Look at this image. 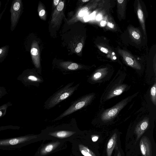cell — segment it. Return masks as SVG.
Segmentation results:
<instances>
[{"label": "cell", "mask_w": 156, "mask_h": 156, "mask_svg": "<svg viewBox=\"0 0 156 156\" xmlns=\"http://www.w3.org/2000/svg\"><path fill=\"white\" fill-rule=\"evenodd\" d=\"M12 105L11 102L8 101L0 106V118L5 115L8 108Z\"/></svg>", "instance_id": "7c38bea8"}, {"label": "cell", "mask_w": 156, "mask_h": 156, "mask_svg": "<svg viewBox=\"0 0 156 156\" xmlns=\"http://www.w3.org/2000/svg\"><path fill=\"white\" fill-rule=\"evenodd\" d=\"M34 137L25 135L3 139H0V150H13L21 148L32 142Z\"/></svg>", "instance_id": "3957f363"}, {"label": "cell", "mask_w": 156, "mask_h": 156, "mask_svg": "<svg viewBox=\"0 0 156 156\" xmlns=\"http://www.w3.org/2000/svg\"><path fill=\"white\" fill-rule=\"evenodd\" d=\"M64 6V3L63 2H60L58 5L57 9L58 11H62Z\"/></svg>", "instance_id": "cb8c5ba5"}, {"label": "cell", "mask_w": 156, "mask_h": 156, "mask_svg": "<svg viewBox=\"0 0 156 156\" xmlns=\"http://www.w3.org/2000/svg\"><path fill=\"white\" fill-rule=\"evenodd\" d=\"M100 50L101 52L105 54H107L108 52V50L104 47H101L100 48Z\"/></svg>", "instance_id": "83f0119b"}, {"label": "cell", "mask_w": 156, "mask_h": 156, "mask_svg": "<svg viewBox=\"0 0 156 156\" xmlns=\"http://www.w3.org/2000/svg\"><path fill=\"white\" fill-rule=\"evenodd\" d=\"M89 0H82V1L83 2H86L89 1Z\"/></svg>", "instance_id": "74e56055"}, {"label": "cell", "mask_w": 156, "mask_h": 156, "mask_svg": "<svg viewBox=\"0 0 156 156\" xmlns=\"http://www.w3.org/2000/svg\"><path fill=\"white\" fill-rule=\"evenodd\" d=\"M121 133L117 129L109 132L102 146L101 156H112L115 148L121 144Z\"/></svg>", "instance_id": "277c9868"}, {"label": "cell", "mask_w": 156, "mask_h": 156, "mask_svg": "<svg viewBox=\"0 0 156 156\" xmlns=\"http://www.w3.org/2000/svg\"><path fill=\"white\" fill-rule=\"evenodd\" d=\"M68 134L69 132L68 131L62 130L56 133V134L58 136L62 137L66 136Z\"/></svg>", "instance_id": "44dd1931"}, {"label": "cell", "mask_w": 156, "mask_h": 156, "mask_svg": "<svg viewBox=\"0 0 156 156\" xmlns=\"http://www.w3.org/2000/svg\"><path fill=\"white\" fill-rule=\"evenodd\" d=\"M82 47V44L81 43H79L77 45V47L76 48V51L77 53H79L80 52L81 50Z\"/></svg>", "instance_id": "d4e9b609"}, {"label": "cell", "mask_w": 156, "mask_h": 156, "mask_svg": "<svg viewBox=\"0 0 156 156\" xmlns=\"http://www.w3.org/2000/svg\"><path fill=\"white\" fill-rule=\"evenodd\" d=\"M9 46L6 45L0 48V63L3 62L7 56Z\"/></svg>", "instance_id": "8fae6325"}, {"label": "cell", "mask_w": 156, "mask_h": 156, "mask_svg": "<svg viewBox=\"0 0 156 156\" xmlns=\"http://www.w3.org/2000/svg\"><path fill=\"white\" fill-rule=\"evenodd\" d=\"M23 4L21 0H13L10 9V30L12 32L16 28L23 10Z\"/></svg>", "instance_id": "52a82bcc"}, {"label": "cell", "mask_w": 156, "mask_h": 156, "mask_svg": "<svg viewBox=\"0 0 156 156\" xmlns=\"http://www.w3.org/2000/svg\"><path fill=\"white\" fill-rule=\"evenodd\" d=\"M30 53L33 56H36L38 54V51L36 48H33L30 50Z\"/></svg>", "instance_id": "603a6c76"}, {"label": "cell", "mask_w": 156, "mask_h": 156, "mask_svg": "<svg viewBox=\"0 0 156 156\" xmlns=\"http://www.w3.org/2000/svg\"><path fill=\"white\" fill-rule=\"evenodd\" d=\"M107 24V22L105 20H103L100 23V25L101 26L104 27H105Z\"/></svg>", "instance_id": "1f68e13d"}, {"label": "cell", "mask_w": 156, "mask_h": 156, "mask_svg": "<svg viewBox=\"0 0 156 156\" xmlns=\"http://www.w3.org/2000/svg\"><path fill=\"white\" fill-rule=\"evenodd\" d=\"M95 12H94L89 15V17L90 20H92L94 18L95 16Z\"/></svg>", "instance_id": "f1b7e54d"}, {"label": "cell", "mask_w": 156, "mask_h": 156, "mask_svg": "<svg viewBox=\"0 0 156 156\" xmlns=\"http://www.w3.org/2000/svg\"><path fill=\"white\" fill-rule=\"evenodd\" d=\"M9 0L7 1V2H6V3L5 4V6L3 10L2 11V12H1V13L0 14V21L1 20V19L2 17L3 14L4 13V12L6 10V9L7 8V6L8 5V3L9 2Z\"/></svg>", "instance_id": "4316f807"}, {"label": "cell", "mask_w": 156, "mask_h": 156, "mask_svg": "<svg viewBox=\"0 0 156 156\" xmlns=\"http://www.w3.org/2000/svg\"><path fill=\"white\" fill-rule=\"evenodd\" d=\"M74 82L69 83L50 96L44 103V108L50 109L71 96L78 89L80 84L73 86Z\"/></svg>", "instance_id": "7a4b0ae2"}, {"label": "cell", "mask_w": 156, "mask_h": 156, "mask_svg": "<svg viewBox=\"0 0 156 156\" xmlns=\"http://www.w3.org/2000/svg\"><path fill=\"white\" fill-rule=\"evenodd\" d=\"M105 72L102 70L97 72L94 73L90 78L92 81H96L100 80L105 74Z\"/></svg>", "instance_id": "4fadbf2b"}, {"label": "cell", "mask_w": 156, "mask_h": 156, "mask_svg": "<svg viewBox=\"0 0 156 156\" xmlns=\"http://www.w3.org/2000/svg\"><path fill=\"white\" fill-rule=\"evenodd\" d=\"M53 148V146L51 144H50L47 146L45 148L46 151L49 152L52 151Z\"/></svg>", "instance_id": "484cf974"}, {"label": "cell", "mask_w": 156, "mask_h": 156, "mask_svg": "<svg viewBox=\"0 0 156 156\" xmlns=\"http://www.w3.org/2000/svg\"><path fill=\"white\" fill-rule=\"evenodd\" d=\"M107 26L108 27H109L111 28H113L114 27V24L108 22L107 23Z\"/></svg>", "instance_id": "d6a6232c"}, {"label": "cell", "mask_w": 156, "mask_h": 156, "mask_svg": "<svg viewBox=\"0 0 156 156\" xmlns=\"http://www.w3.org/2000/svg\"><path fill=\"white\" fill-rule=\"evenodd\" d=\"M156 83H155L154 85L151 87L150 90V94L152 100L155 105L156 101Z\"/></svg>", "instance_id": "9a60e30c"}, {"label": "cell", "mask_w": 156, "mask_h": 156, "mask_svg": "<svg viewBox=\"0 0 156 156\" xmlns=\"http://www.w3.org/2000/svg\"><path fill=\"white\" fill-rule=\"evenodd\" d=\"M20 128V127L13 125H7L5 126H0V131L6 130V129H19Z\"/></svg>", "instance_id": "2e32d148"}, {"label": "cell", "mask_w": 156, "mask_h": 156, "mask_svg": "<svg viewBox=\"0 0 156 156\" xmlns=\"http://www.w3.org/2000/svg\"><path fill=\"white\" fill-rule=\"evenodd\" d=\"M127 151L132 156H156V144L153 130L145 133L135 145Z\"/></svg>", "instance_id": "6da1fadb"}, {"label": "cell", "mask_w": 156, "mask_h": 156, "mask_svg": "<svg viewBox=\"0 0 156 156\" xmlns=\"http://www.w3.org/2000/svg\"><path fill=\"white\" fill-rule=\"evenodd\" d=\"M17 80L26 87H38L44 82L43 77L34 70L27 69L19 75Z\"/></svg>", "instance_id": "5b68a950"}, {"label": "cell", "mask_w": 156, "mask_h": 156, "mask_svg": "<svg viewBox=\"0 0 156 156\" xmlns=\"http://www.w3.org/2000/svg\"><path fill=\"white\" fill-rule=\"evenodd\" d=\"M59 1V0H54V4L55 5H57Z\"/></svg>", "instance_id": "d590c367"}, {"label": "cell", "mask_w": 156, "mask_h": 156, "mask_svg": "<svg viewBox=\"0 0 156 156\" xmlns=\"http://www.w3.org/2000/svg\"><path fill=\"white\" fill-rule=\"evenodd\" d=\"M125 61L127 64L130 66L134 67L137 69H140V66L131 57V56L125 54L124 53L122 55Z\"/></svg>", "instance_id": "30bf717a"}, {"label": "cell", "mask_w": 156, "mask_h": 156, "mask_svg": "<svg viewBox=\"0 0 156 156\" xmlns=\"http://www.w3.org/2000/svg\"><path fill=\"white\" fill-rule=\"evenodd\" d=\"M126 86L122 85L118 87L111 91L107 96V99H110L113 97L119 95L124 91Z\"/></svg>", "instance_id": "9c48e42d"}, {"label": "cell", "mask_w": 156, "mask_h": 156, "mask_svg": "<svg viewBox=\"0 0 156 156\" xmlns=\"http://www.w3.org/2000/svg\"><path fill=\"white\" fill-rule=\"evenodd\" d=\"M45 13V11L44 9H42L39 12V15L41 16H44Z\"/></svg>", "instance_id": "4dcf8cb0"}, {"label": "cell", "mask_w": 156, "mask_h": 156, "mask_svg": "<svg viewBox=\"0 0 156 156\" xmlns=\"http://www.w3.org/2000/svg\"><path fill=\"white\" fill-rule=\"evenodd\" d=\"M94 96V94H90L78 98L73 102L66 110L55 119L54 121L60 120L84 108L90 103Z\"/></svg>", "instance_id": "8992f818"}, {"label": "cell", "mask_w": 156, "mask_h": 156, "mask_svg": "<svg viewBox=\"0 0 156 156\" xmlns=\"http://www.w3.org/2000/svg\"><path fill=\"white\" fill-rule=\"evenodd\" d=\"M79 66L77 63H73L69 65L67 68L69 70H75L79 69Z\"/></svg>", "instance_id": "e0dca14e"}, {"label": "cell", "mask_w": 156, "mask_h": 156, "mask_svg": "<svg viewBox=\"0 0 156 156\" xmlns=\"http://www.w3.org/2000/svg\"><path fill=\"white\" fill-rule=\"evenodd\" d=\"M124 1L123 0H118L117 2L119 3H122Z\"/></svg>", "instance_id": "8d00e7d4"}, {"label": "cell", "mask_w": 156, "mask_h": 156, "mask_svg": "<svg viewBox=\"0 0 156 156\" xmlns=\"http://www.w3.org/2000/svg\"><path fill=\"white\" fill-rule=\"evenodd\" d=\"M102 18V16L100 14H98L96 17V19L97 20H100Z\"/></svg>", "instance_id": "836d02e7"}, {"label": "cell", "mask_w": 156, "mask_h": 156, "mask_svg": "<svg viewBox=\"0 0 156 156\" xmlns=\"http://www.w3.org/2000/svg\"><path fill=\"white\" fill-rule=\"evenodd\" d=\"M137 12L138 17L142 23H143V13L142 10L140 9H139Z\"/></svg>", "instance_id": "ffe728a7"}, {"label": "cell", "mask_w": 156, "mask_h": 156, "mask_svg": "<svg viewBox=\"0 0 156 156\" xmlns=\"http://www.w3.org/2000/svg\"><path fill=\"white\" fill-rule=\"evenodd\" d=\"M125 152L126 153V156H132L128 151H127Z\"/></svg>", "instance_id": "e575fe53"}, {"label": "cell", "mask_w": 156, "mask_h": 156, "mask_svg": "<svg viewBox=\"0 0 156 156\" xmlns=\"http://www.w3.org/2000/svg\"><path fill=\"white\" fill-rule=\"evenodd\" d=\"M2 5V2L1 1H0V9L1 8V7Z\"/></svg>", "instance_id": "ab89813d"}, {"label": "cell", "mask_w": 156, "mask_h": 156, "mask_svg": "<svg viewBox=\"0 0 156 156\" xmlns=\"http://www.w3.org/2000/svg\"><path fill=\"white\" fill-rule=\"evenodd\" d=\"M129 98L122 100L112 108L105 111L101 116V120L104 122H107L115 116L127 104Z\"/></svg>", "instance_id": "ba28073f"}, {"label": "cell", "mask_w": 156, "mask_h": 156, "mask_svg": "<svg viewBox=\"0 0 156 156\" xmlns=\"http://www.w3.org/2000/svg\"><path fill=\"white\" fill-rule=\"evenodd\" d=\"M88 10V9L87 7H84L78 13L79 16L80 17H82L85 15L87 12Z\"/></svg>", "instance_id": "d6986e66"}, {"label": "cell", "mask_w": 156, "mask_h": 156, "mask_svg": "<svg viewBox=\"0 0 156 156\" xmlns=\"http://www.w3.org/2000/svg\"><path fill=\"white\" fill-rule=\"evenodd\" d=\"M113 59H116V57L115 56H114L113 57Z\"/></svg>", "instance_id": "f35d334b"}, {"label": "cell", "mask_w": 156, "mask_h": 156, "mask_svg": "<svg viewBox=\"0 0 156 156\" xmlns=\"http://www.w3.org/2000/svg\"><path fill=\"white\" fill-rule=\"evenodd\" d=\"M112 156H126V154L122 147L121 144L115 148Z\"/></svg>", "instance_id": "5bb4252c"}, {"label": "cell", "mask_w": 156, "mask_h": 156, "mask_svg": "<svg viewBox=\"0 0 156 156\" xmlns=\"http://www.w3.org/2000/svg\"><path fill=\"white\" fill-rule=\"evenodd\" d=\"M131 35L133 37L136 39H139L140 37V34L135 31H133L132 32Z\"/></svg>", "instance_id": "7402d4cb"}, {"label": "cell", "mask_w": 156, "mask_h": 156, "mask_svg": "<svg viewBox=\"0 0 156 156\" xmlns=\"http://www.w3.org/2000/svg\"><path fill=\"white\" fill-rule=\"evenodd\" d=\"M83 19L85 21H87L90 20L89 15H85L83 17Z\"/></svg>", "instance_id": "f546056e"}, {"label": "cell", "mask_w": 156, "mask_h": 156, "mask_svg": "<svg viewBox=\"0 0 156 156\" xmlns=\"http://www.w3.org/2000/svg\"><path fill=\"white\" fill-rule=\"evenodd\" d=\"M7 93L6 88L3 86L0 87V99Z\"/></svg>", "instance_id": "ac0fdd59"}]
</instances>
